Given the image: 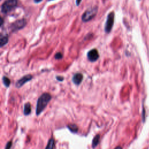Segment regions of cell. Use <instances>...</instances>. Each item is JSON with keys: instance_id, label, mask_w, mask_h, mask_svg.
<instances>
[{"instance_id": "cell-5", "label": "cell", "mask_w": 149, "mask_h": 149, "mask_svg": "<svg viewBox=\"0 0 149 149\" xmlns=\"http://www.w3.org/2000/svg\"><path fill=\"white\" fill-rule=\"evenodd\" d=\"M26 23L27 22L25 19H20L13 23L10 25V28L12 32H16L20 29H22L26 25Z\"/></svg>"}, {"instance_id": "cell-20", "label": "cell", "mask_w": 149, "mask_h": 149, "mask_svg": "<svg viewBox=\"0 0 149 149\" xmlns=\"http://www.w3.org/2000/svg\"><path fill=\"white\" fill-rule=\"evenodd\" d=\"M2 24H3V19H2V18H1V26H2Z\"/></svg>"}, {"instance_id": "cell-21", "label": "cell", "mask_w": 149, "mask_h": 149, "mask_svg": "<svg viewBox=\"0 0 149 149\" xmlns=\"http://www.w3.org/2000/svg\"><path fill=\"white\" fill-rule=\"evenodd\" d=\"M122 148V147H116L115 148Z\"/></svg>"}, {"instance_id": "cell-16", "label": "cell", "mask_w": 149, "mask_h": 149, "mask_svg": "<svg viewBox=\"0 0 149 149\" xmlns=\"http://www.w3.org/2000/svg\"><path fill=\"white\" fill-rule=\"evenodd\" d=\"M12 141H8V142L6 143V146H5V149L10 148L11 147V146H12Z\"/></svg>"}, {"instance_id": "cell-19", "label": "cell", "mask_w": 149, "mask_h": 149, "mask_svg": "<svg viewBox=\"0 0 149 149\" xmlns=\"http://www.w3.org/2000/svg\"><path fill=\"white\" fill-rule=\"evenodd\" d=\"M34 2H36V3H38V2H41L42 0H34Z\"/></svg>"}, {"instance_id": "cell-17", "label": "cell", "mask_w": 149, "mask_h": 149, "mask_svg": "<svg viewBox=\"0 0 149 149\" xmlns=\"http://www.w3.org/2000/svg\"><path fill=\"white\" fill-rule=\"evenodd\" d=\"M56 79L59 81H62L64 80V77L61 76H56Z\"/></svg>"}, {"instance_id": "cell-9", "label": "cell", "mask_w": 149, "mask_h": 149, "mask_svg": "<svg viewBox=\"0 0 149 149\" xmlns=\"http://www.w3.org/2000/svg\"><path fill=\"white\" fill-rule=\"evenodd\" d=\"M24 109H23V113L25 116H27L30 114L31 111V105L30 102H26L24 104Z\"/></svg>"}, {"instance_id": "cell-14", "label": "cell", "mask_w": 149, "mask_h": 149, "mask_svg": "<svg viewBox=\"0 0 149 149\" xmlns=\"http://www.w3.org/2000/svg\"><path fill=\"white\" fill-rule=\"evenodd\" d=\"M54 147V140L52 138L50 139L48 142L47 146L45 147V148H53Z\"/></svg>"}, {"instance_id": "cell-13", "label": "cell", "mask_w": 149, "mask_h": 149, "mask_svg": "<svg viewBox=\"0 0 149 149\" xmlns=\"http://www.w3.org/2000/svg\"><path fill=\"white\" fill-rule=\"evenodd\" d=\"M2 82H3V84H4V86L6 87H9L10 85V80L6 76H3L2 77Z\"/></svg>"}, {"instance_id": "cell-4", "label": "cell", "mask_w": 149, "mask_h": 149, "mask_svg": "<svg viewBox=\"0 0 149 149\" xmlns=\"http://www.w3.org/2000/svg\"><path fill=\"white\" fill-rule=\"evenodd\" d=\"M114 23V13L111 12L108 14L105 24L104 30L105 33H109L111 31Z\"/></svg>"}, {"instance_id": "cell-3", "label": "cell", "mask_w": 149, "mask_h": 149, "mask_svg": "<svg viewBox=\"0 0 149 149\" xmlns=\"http://www.w3.org/2000/svg\"><path fill=\"white\" fill-rule=\"evenodd\" d=\"M17 0H6L1 6V11L3 13H7L17 5Z\"/></svg>"}, {"instance_id": "cell-11", "label": "cell", "mask_w": 149, "mask_h": 149, "mask_svg": "<svg viewBox=\"0 0 149 149\" xmlns=\"http://www.w3.org/2000/svg\"><path fill=\"white\" fill-rule=\"evenodd\" d=\"M100 141V135L98 134H96L94 137V138L92 140V147L93 148L96 147L98 146V144H99Z\"/></svg>"}, {"instance_id": "cell-10", "label": "cell", "mask_w": 149, "mask_h": 149, "mask_svg": "<svg viewBox=\"0 0 149 149\" xmlns=\"http://www.w3.org/2000/svg\"><path fill=\"white\" fill-rule=\"evenodd\" d=\"M8 41H9V38L7 34H5V35L1 34L0 37V47H2L6 44H7V43L8 42Z\"/></svg>"}, {"instance_id": "cell-1", "label": "cell", "mask_w": 149, "mask_h": 149, "mask_svg": "<svg viewBox=\"0 0 149 149\" xmlns=\"http://www.w3.org/2000/svg\"><path fill=\"white\" fill-rule=\"evenodd\" d=\"M51 98V95L48 93H44L39 97L37 101L36 108V115L37 116L40 115L42 113Z\"/></svg>"}, {"instance_id": "cell-2", "label": "cell", "mask_w": 149, "mask_h": 149, "mask_svg": "<svg viewBox=\"0 0 149 149\" xmlns=\"http://www.w3.org/2000/svg\"><path fill=\"white\" fill-rule=\"evenodd\" d=\"M97 7H93L88 9L82 15L81 20L84 22H87L91 20L94 17L97 12Z\"/></svg>"}, {"instance_id": "cell-15", "label": "cell", "mask_w": 149, "mask_h": 149, "mask_svg": "<svg viewBox=\"0 0 149 149\" xmlns=\"http://www.w3.org/2000/svg\"><path fill=\"white\" fill-rule=\"evenodd\" d=\"M63 58V55H62V54L61 52H57L55 55V58L56 59V60H60L62 58Z\"/></svg>"}, {"instance_id": "cell-12", "label": "cell", "mask_w": 149, "mask_h": 149, "mask_svg": "<svg viewBox=\"0 0 149 149\" xmlns=\"http://www.w3.org/2000/svg\"><path fill=\"white\" fill-rule=\"evenodd\" d=\"M67 127L72 133H76L79 130V127L76 124H69L67 126Z\"/></svg>"}, {"instance_id": "cell-6", "label": "cell", "mask_w": 149, "mask_h": 149, "mask_svg": "<svg viewBox=\"0 0 149 149\" xmlns=\"http://www.w3.org/2000/svg\"><path fill=\"white\" fill-rule=\"evenodd\" d=\"M87 59L90 62H95L99 58L98 51L95 49H90L87 54Z\"/></svg>"}, {"instance_id": "cell-7", "label": "cell", "mask_w": 149, "mask_h": 149, "mask_svg": "<svg viewBox=\"0 0 149 149\" xmlns=\"http://www.w3.org/2000/svg\"><path fill=\"white\" fill-rule=\"evenodd\" d=\"M33 78V76L31 74H26L22 77H21L20 79H19L15 84V86L19 88L21 87H22L26 83L30 81Z\"/></svg>"}, {"instance_id": "cell-8", "label": "cell", "mask_w": 149, "mask_h": 149, "mask_svg": "<svg viewBox=\"0 0 149 149\" xmlns=\"http://www.w3.org/2000/svg\"><path fill=\"white\" fill-rule=\"evenodd\" d=\"M83 79V75L80 73H76L73 74L72 80V82L76 85H79L81 83Z\"/></svg>"}, {"instance_id": "cell-18", "label": "cell", "mask_w": 149, "mask_h": 149, "mask_svg": "<svg viewBox=\"0 0 149 149\" xmlns=\"http://www.w3.org/2000/svg\"><path fill=\"white\" fill-rule=\"evenodd\" d=\"M81 1V0H76V5H79L80 4Z\"/></svg>"}]
</instances>
